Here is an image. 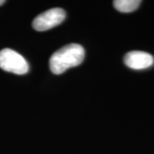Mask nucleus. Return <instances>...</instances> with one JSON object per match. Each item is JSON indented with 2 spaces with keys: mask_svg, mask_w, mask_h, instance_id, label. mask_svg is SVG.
<instances>
[{
  "mask_svg": "<svg viewBox=\"0 0 154 154\" xmlns=\"http://www.w3.org/2000/svg\"><path fill=\"white\" fill-rule=\"evenodd\" d=\"M123 61L128 68L135 70H140L152 66L154 63V57L145 51H132L124 56Z\"/></svg>",
  "mask_w": 154,
  "mask_h": 154,
  "instance_id": "obj_4",
  "label": "nucleus"
},
{
  "mask_svg": "<svg viewBox=\"0 0 154 154\" xmlns=\"http://www.w3.org/2000/svg\"><path fill=\"white\" fill-rule=\"evenodd\" d=\"M5 3V0H0V6L3 5Z\"/></svg>",
  "mask_w": 154,
  "mask_h": 154,
  "instance_id": "obj_6",
  "label": "nucleus"
},
{
  "mask_svg": "<svg viewBox=\"0 0 154 154\" xmlns=\"http://www.w3.org/2000/svg\"><path fill=\"white\" fill-rule=\"evenodd\" d=\"M65 11L63 9H51L34 18L33 21V28L39 32L49 30L62 23L65 19Z\"/></svg>",
  "mask_w": 154,
  "mask_h": 154,
  "instance_id": "obj_3",
  "label": "nucleus"
},
{
  "mask_svg": "<svg viewBox=\"0 0 154 154\" xmlns=\"http://www.w3.org/2000/svg\"><path fill=\"white\" fill-rule=\"evenodd\" d=\"M85 57V50L81 45L69 44L54 52L50 58V69L60 75L72 67L80 65Z\"/></svg>",
  "mask_w": 154,
  "mask_h": 154,
  "instance_id": "obj_1",
  "label": "nucleus"
},
{
  "mask_svg": "<svg viewBox=\"0 0 154 154\" xmlns=\"http://www.w3.org/2000/svg\"><path fill=\"white\" fill-rule=\"evenodd\" d=\"M141 1L140 0H115L113 5L116 9L122 13H129L135 11L140 6Z\"/></svg>",
  "mask_w": 154,
  "mask_h": 154,
  "instance_id": "obj_5",
  "label": "nucleus"
},
{
  "mask_svg": "<svg viewBox=\"0 0 154 154\" xmlns=\"http://www.w3.org/2000/svg\"><path fill=\"white\" fill-rule=\"evenodd\" d=\"M0 68L5 71L24 75L28 73L29 65L26 59L17 51L6 48L0 51Z\"/></svg>",
  "mask_w": 154,
  "mask_h": 154,
  "instance_id": "obj_2",
  "label": "nucleus"
}]
</instances>
